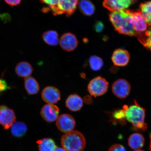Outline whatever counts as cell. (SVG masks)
Segmentation results:
<instances>
[{"label": "cell", "mask_w": 151, "mask_h": 151, "mask_svg": "<svg viewBox=\"0 0 151 151\" xmlns=\"http://www.w3.org/2000/svg\"><path fill=\"white\" fill-rule=\"evenodd\" d=\"M91 68L94 71H99L103 67V61L101 58L96 56L90 57L89 60Z\"/></svg>", "instance_id": "obj_26"}, {"label": "cell", "mask_w": 151, "mask_h": 151, "mask_svg": "<svg viewBox=\"0 0 151 151\" xmlns=\"http://www.w3.org/2000/svg\"><path fill=\"white\" fill-rule=\"evenodd\" d=\"M133 1H136V0H133Z\"/></svg>", "instance_id": "obj_35"}, {"label": "cell", "mask_w": 151, "mask_h": 151, "mask_svg": "<svg viewBox=\"0 0 151 151\" xmlns=\"http://www.w3.org/2000/svg\"><path fill=\"white\" fill-rule=\"evenodd\" d=\"M60 0H40L41 3L48 6L49 10L55 7L59 3Z\"/></svg>", "instance_id": "obj_27"}, {"label": "cell", "mask_w": 151, "mask_h": 151, "mask_svg": "<svg viewBox=\"0 0 151 151\" xmlns=\"http://www.w3.org/2000/svg\"><path fill=\"white\" fill-rule=\"evenodd\" d=\"M22 0H4L6 3L11 6H16L19 5Z\"/></svg>", "instance_id": "obj_31"}, {"label": "cell", "mask_w": 151, "mask_h": 151, "mask_svg": "<svg viewBox=\"0 0 151 151\" xmlns=\"http://www.w3.org/2000/svg\"><path fill=\"white\" fill-rule=\"evenodd\" d=\"M109 151H126L124 147L120 144L113 145L109 148Z\"/></svg>", "instance_id": "obj_29"}, {"label": "cell", "mask_w": 151, "mask_h": 151, "mask_svg": "<svg viewBox=\"0 0 151 151\" xmlns=\"http://www.w3.org/2000/svg\"><path fill=\"white\" fill-rule=\"evenodd\" d=\"M54 151H65L63 148H57Z\"/></svg>", "instance_id": "obj_32"}, {"label": "cell", "mask_w": 151, "mask_h": 151, "mask_svg": "<svg viewBox=\"0 0 151 151\" xmlns=\"http://www.w3.org/2000/svg\"><path fill=\"white\" fill-rule=\"evenodd\" d=\"M78 6L81 12L86 16H91L95 12V7L89 0H81Z\"/></svg>", "instance_id": "obj_20"}, {"label": "cell", "mask_w": 151, "mask_h": 151, "mask_svg": "<svg viewBox=\"0 0 151 151\" xmlns=\"http://www.w3.org/2000/svg\"><path fill=\"white\" fill-rule=\"evenodd\" d=\"M95 31L98 33H101L103 31L104 26L102 22L101 21H97L95 22L94 26Z\"/></svg>", "instance_id": "obj_28"}, {"label": "cell", "mask_w": 151, "mask_h": 151, "mask_svg": "<svg viewBox=\"0 0 151 151\" xmlns=\"http://www.w3.org/2000/svg\"><path fill=\"white\" fill-rule=\"evenodd\" d=\"M140 12L148 25L151 26V1L141 4Z\"/></svg>", "instance_id": "obj_24"}, {"label": "cell", "mask_w": 151, "mask_h": 151, "mask_svg": "<svg viewBox=\"0 0 151 151\" xmlns=\"http://www.w3.org/2000/svg\"><path fill=\"white\" fill-rule=\"evenodd\" d=\"M43 101L48 104H54L61 99V94L58 88L48 86L45 88L41 93Z\"/></svg>", "instance_id": "obj_9"}, {"label": "cell", "mask_w": 151, "mask_h": 151, "mask_svg": "<svg viewBox=\"0 0 151 151\" xmlns=\"http://www.w3.org/2000/svg\"><path fill=\"white\" fill-rule=\"evenodd\" d=\"M10 88L6 81L0 78V92H2Z\"/></svg>", "instance_id": "obj_30"}, {"label": "cell", "mask_w": 151, "mask_h": 151, "mask_svg": "<svg viewBox=\"0 0 151 151\" xmlns=\"http://www.w3.org/2000/svg\"><path fill=\"white\" fill-rule=\"evenodd\" d=\"M42 37L45 42L50 46H56L59 42L58 34L55 31L50 30L45 32L43 34Z\"/></svg>", "instance_id": "obj_21"}, {"label": "cell", "mask_w": 151, "mask_h": 151, "mask_svg": "<svg viewBox=\"0 0 151 151\" xmlns=\"http://www.w3.org/2000/svg\"><path fill=\"white\" fill-rule=\"evenodd\" d=\"M134 27L136 33V37L144 34L148 29V24L143 17L140 11H132Z\"/></svg>", "instance_id": "obj_11"}, {"label": "cell", "mask_w": 151, "mask_h": 151, "mask_svg": "<svg viewBox=\"0 0 151 151\" xmlns=\"http://www.w3.org/2000/svg\"><path fill=\"white\" fill-rule=\"evenodd\" d=\"M137 37L139 42L151 52V27L147 29L144 34Z\"/></svg>", "instance_id": "obj_25"}, {"label": "cell", "mask_w": 151, "mask_h": 151, "mask_svg": "<svg viewBox=\"0 0 151 151\" xmlns=\"http://www.w3.org/2000/svg\"><path fill=\"white\" fill-rule=\"evenodd\" d=\"M112 90L116 97L120 99H126L131 92V85L125 79H119L113 83Z\"/></svg>", "instance_id": "obj_6"}, {"label": "cell", "mask_w": 151, "mask_h": 151, "mask_svg": "<svg viewBox=\"0 0 151 151\" xmlns=\"http://www.w3.org/2000/svg\"><path fill=\"white\" fill-rule=\"evenodd\" d=\"M134 151H144L142 150H135Z\"/></svg>", "instance_id": "obj_33"}, {"label": "cell", "mask_w": 151, "mask_h": 151, "mask_svg": "<svg viewBox=\"0 0 151 151\" xmlns=\"http://www.w3.org/2000/svg\"><path fill=\"white\" fill-rule=\"evenodd\" d=\"M16 116L12 109L5 106H0V124L5 129L12 127L16 122Z\"/></svg>", "instance_id": "obj_7"}, {"label": "cell", "mask_w": 151, "mask_h": 151, "mask_svg": "<svg viewBox=\"0 0 151 151\" xmlns=\"http://www.w3.org/2000/svg\"><path fill=\"white\" fill-rule=\"evenodd\" d=\"M150 137H151V134H150ZM150 149L151 150V144H150Z\"/></svg>", "instance_id": "obj_34"}, {"label": "cell", "mask_w": 151, "mask_h": 151, "mask_svg": "<svg viewBox=\"0 0 151 151\" xmlns=\"http://www.w3.org/2000/svg\"><path fill=\"white\" fill-rule=\"evenodd\" d=\"M40 151H54L57 146L51 139L44 138L37 141Z\"/></svg>", "instance_id": "obj_22"}, {"label": "cell", "mask_w": 151, "mask_h": 151, "mask_svg": "<svg viewBox=\"0 0 151 151\" xmlns=\"http://www.w3.org/2000/svg\"><path fill=\"white\" fill-rule=\"evenodd\" d=\"M133 1V0H104L103 5L105 8L113 12L127 9Z\"/></svg>", "instance_id": "obj_14"}, {"label": "cell", "mask_w": 151, "mask_h": 151, "mask_svg": "<svg viewBox=\"0 0 151 151\" xmlns=\"http://www.w3.org/2000/svg\"><path fill=\"white\" fill-rule=\"evenodd\" d=\"M27 126L24 122H15L11 128V132L14 137H20L23 136L27 132Z\"/></svg>", "instance_id": "obj_23"}, {"label": "cell", "mask_w": 151, "mask_h": 151, "mask_svg": "<svg viewBox=\"0 0 151 151\" xmlns=\"http://www.w3.org/2000/svg\"><path fill=\"white\" fill-rule=\"evenodd\" d=\"M83 104L82 99L76 94L70 95L65 102L66 107L73 112L80 111L83 106Z\"/></svg>", "instance_id": "obj_15"}, {"label": "cell", "mask_w": 151, "mask_h": 151, "mask_svg": "<svg viewBox=\"0 0 151 151\" xmlns=\"http://www.w3.org/2000/svg\"><path fill=\"white\" fill-rule=\"evenodd\" d=\"M130 58V54L127 50L118 49L113 53L111 59L115 66L123 67L129 63Z\"/></svg>", "instance_id": "obj_10"}, {"label": "cell", "mask_w": 151, "mask_h": 151, "mask_svg": "<svg viewBox=\"0 0 151 151\" xmlns=\"http://www.w3.org/2000/svg\"><path fill=\"white\" fill-rule=\"evenodd\" d=\"M76 124L74 118L69 114H62L56 120V126L58 129L65 133L73 131Z\"/></svg>", "instance_id": "obj_8"}, {"label": "cell", "mask_w": 151, "mask_h": 151, "mask_svg": "<svg viewBox=\"0 0 151 151\" xmlns=\"http://www.w3.org/2000/svg\"><path fill=\"white\" fill-rule=\"evenodd\" d=\"M33 71L32 66L27 62L19 63L15 68V71L18 76L22 77H29Z\"/></svg>", "instance_id": "obj_17"}, {"label": "cell", "mask_w": 151, "mask_h": 151, "mask_svg": "<svg viewBox=\"0 0 151 151\" xmlns=\"http://www.w3.org/2000/svg\"><path fill=\"white\" fill-rule=\"evenodd\" d=\"M61 144L65 151H83L86 147V141L81 132L73 131L62 136Z\"/></svg>", "instance_id": "obj_3"}, {"label": "cell", "mask_w": 151, "mask_h": 151, "mask_svg": "<svg viewBox=\"0 0 151 151\" xmlns=\"http://www.w3.org/2000/svg\"><path fill=\"white\" fill-rule=\"evenodd\" d=\"M111 121L115 123L124 124L126 123L125 109L124 108L117 109L109 112Z\"/></svg>", "instance_id": "obj_18"}, {"label": "cell", "mask_w": 151, "mask_h": 151, "mask_svg": "<svg viewBox=\"0 0 151 151\" xmlns=\"http://www.w3.org/2000/svg\"><path fill=\"white\" fill-rule=\"evenodd\" d=\"M59 43L61 48L67 52L74 50L78 45L76 37L70 33L63 34L60 38Z\"/></svg>", "instance_id": "obj_12"}, {"label": "cell", "mask_w": 151, "mask_h": 151, "mask_svg": "<svg viewBox=\"0 0 151 151\" xmlns=\"http://www.w3.org/2000/svg\"><path fill=\"white\" fill-rule=\"evenodd\" d=\"M109 19L115 29L119 33L136 36L132 11L125 9L113 11L109 14Z\"/></svg>", "instance_id": "obj_1"}, {"label": "cell", "mask_w": 151, "mask_h": 151, "mask_svg": "<svg viewBox=\"0 0 151 151\" xmlns=\"http://www.w3.org/2000/svg\"><path fill=\"white\" fill-rule=\"evenodd\" d=\"M59 113V108L52 104H47L44 106L40 112L42 118L49 122H54L57 120Z\"/></svg>", "instance_id": "obj_13"}, {"label": "cell", "mask_w": 151, "mask_h": 151, "mask_svg": "<svg viewBox=\"0 0 151 151\" xmlns=\"http://www.w3.org/2000/svg\"><path fill=\"white\" fill-rule=\"evenodd\" d=\"M24 86L28 93L30 95L37 94L39 90V86L37 81L31 76L24 79Z\"/></svg>", "instance_id": "obj_19"}, {"label": "cell", "mask_w": 151, "mask_h": 151, "mask_svg": "<svg viewBox=\"0 0 151 151\" xmlns=\"http://www.w3.org/2000/svg\"><path fill=\"white\" fill-rule=\"evenodd\" d=\"M80 0H60L55 7L50 9L54 15L65 14L67 17L72 15Z\"/></svg>", "instance_id": "obj_5"}, {"label": "cell", "mask_w": 151, "mask_h": 151, "mask_svg": "<svg viewBox=\"0 0 151 151\" xmlns=\"http://www.w3.org/2000/svg\"><path fill=\"white\" fill-rule=\"evenodd\" d=\"M123 108L125 109L126 121L132 124L134 129L141 131L146 130L147 125L145 122L146 111L136 100L133 104L129 106L124 105Z\"/></svg>", "instance_id": "obj_2"}, {"label": "cell", "mask_w": 151, "mask_h": 151, "mask_svg": "<svg viewBox=\"0 0 151 151\" xmlns=\"http://www.w3.org/2000/svg\"><path fill=\"white\" fill-rule=\"evenodd\" d=\"M109 83L104 78L98 76L90 81L88 86L91 95L96 97L104 94L108 91Z\"/></svg>", "instance_id": "obj_4"}, {"label": "cell", "mask_w": 151, "mask_h": 151, "mask_svg": "<svg viewBox=\"0 0 151 151\" xmlns=\"http://www.w3.org/2000/svg\"><path fill=\"white\" fill-rule=\"evenodd\" d=\"M129 146L134 150H139L144 146L145 139L141 134L135 133L132 134L128 139Z\"/></svg>", "instance_id": "obj_16"}]
</instances>
